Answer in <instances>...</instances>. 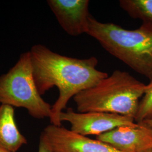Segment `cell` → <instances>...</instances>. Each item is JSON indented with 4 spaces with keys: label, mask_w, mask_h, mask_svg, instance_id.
Returning a JSON list of instances; mask_svg holds the SVG:
<instances>
[{
    "label": "cell",
    "mask_w": 152,
    "mask_h": 152,
    "mask_svg": "<svg viewBox=\"0 0 152 152\" xmlns=\"http://www.w3.org/2000/svg\"><path fill=\"white\" fill-rule=\"evenodd\" d=\"M29 53L34 79L41 95L53 87L59 90L49 118L52 125L61 126L60 113L71 98L108 76L107 73L96 68L98 60L94 56L87 59L66 56L42 44L33 46Z\"/></svg>",
    "instance_id": "cell-1"
},
{
    "label": "cell",
    "mask_w": 152,
    "mask_h": 152,
    "mask_svg": "<svg viewBox=\"0 0 152 152\" xmlns=\"http://www.w3.org/2000/svg\"><path fill=\"white\" fill-rule=\"evenodd\" d=\"M87 34L110 54L152 82V22H142L129 30L112 23L99 22L91 15Z\"/></svg>",
    "instance_id": "cell-2"
},
{
    "label": "cell",
    "mask_w": 152,
    "mask_h": 152,
    "mask_svg": "<svg viewBox=\"0 0 152 152\" xmlns=\"http://www.w3.org/2000/svg\"><path fill=\"white\" fill-rule=\"evenodd\" d=\"M147 85L129 72L115 70L73 98L78 112H104L135 118Z\"/></svg>",
    "instance_id": "cell-3"
},
{
    "label": "cell",
    "mask_w": 152,
    "mask_h": 152,
    "mask_svg": "<svg viewBox=\"0 0 152 152\" xmlns=\"http://www.w3.org/2000/svg\"><path fill=\"white\" fill-rule=\"evenodd\" d=\"M41 96L34 79L29 51L24 52L9 71L0 76V104L26 109L36 119L50 118L52 105Z\"/></svg>",
    "instance_id": "cell-4"
},
{
    "label": "cell",
    "mask_w": 152,
    "mask_h": 152,
    "mask_svg": "<svg viewBox=\"0 0 152 152\" xmlns=\"http://www.w3.org/2000/svg\"><path fill=\"white\" fill-rule=\"evenodd\" d=\"M59 120L61 123L69 122L73 132L86 136H99L118 127L136 124L134 118L128 116L98 112H76L71 108L60 113Z\"/></svg>",
    "instance_id": "cell-5"
},
{
    "label": "cell",
    "mask_w": 152,
    "mask_h": 152,
    "mask_svg": "<svg viewBox=\"0 0 152 152\" xmlns=\"http://www.w3.org/2000/svg\"><path fill=\"white\" fill-rule=\"evenodd\" d=\"M41 136L53 152H121L98 139L52 124L44 129Z\"/></svg>",
    "instance_id": "cell-6"
},
{
    "label": "cell",
    "mask_w": 152,
    "mask_h": 152,
    "mask_svg": "<svg viewBox=\"0 0 152 152\" xmlns=\"http://www.w3.org/2000/svg\"><path fill=\"white\" fill-rule=\"evenodd\" d=\"M96 138L121 152H145L152 149V129L143 124L118 127Z\"/></svg>",
    "instance_id": "cell-7"
},
{
    "label": "cell",
    "mask_w": 152,
    "mask_h": 152,
    "mask_svg": "<svg viewBox=\"0 0 152 152\" xmlns=\"http://www.w3.org/2000/svg\"><path fill=\"white\" fill-rule=\"evenodd\" d=\"M47 3L61 27L68 34L77 36L89 28L88 0H48Z\"/></svg>",
    "instance_id": "cell-8"
},
{
    "label": "cell",
    "mask_w": 152,
    "mask_h": 152,
    "mask_svg": "<svg viewBox=\"0 0 152 152\" xmlns=\"http://www.w3.org/2000/svg\"><path fill=\"white\" fill-rule=\"evenodd\" d=\"M27 144L25 136L19 130L15 119L14 107L0 105V147L9 152H16Z\"/></svg>",
    "instance_id": "cell-9"
},
{
    "label": "cell",
    "mask_w": 152,
    "mask_h": 152,
    "mask_svg": "<svg viewBox=\"0 0 152 152\" xmlns=\"http://www.w3.org/2000/svg\"><path fill=\"white\" fill-rule=\"evenodd\" d=\"M119 4L131 18L152 22V0H120Z\"/></svg>",
    "instance_id": "cell-10"
},
{
    "label": "cell",
    "mask_w": 152,
    "mask_h": 152,
    "mask_svg": "<svg viewBox=\"0 0 152 152\" xmlns=\"http://www.w3.org/2000/svg\"><path fill=\"white\" fill-rule=\"evenodd\" d=\"M152 120V82L147 85L145 92L142 97L135 118L137 124Z\"/></svg>",
    "instance_id": "cell-11"
},
{
    "label": "cell",
    "mask_w": 152,
    "mask_h": 152,
    "mask_svg": "<svg viewBox=\"0 0 152 152\" xmlns=\"http://www.w3.org/2000/svg\"><path fill=\"white\" fill-rule=\"evenodd\" d=\"M38 152H53L44 139L40 136Z\"/></svg>",
    "instance_id": "cell-12"
},
{
    "label": "cell",
    "mask_w": 152,
    "mask_h": 152,
    "mask_svg": "<svg viewBox=\"0 0 152 152\" xmlns=\"http://www.w3.org/2000/svg\"><path fill=\"white\" fill-rule=\"evenodd\" d=\"M141 124H143L152 129V120H146V121L142 122Z\"/></svg>",
    "instance_id": "cell-13"
},
{
    "label": "cell",
    "mask_w": 152,
    "mask_h": 152,
    "mask_svg": "<svg viewBox=\"0 0 152 152\" xmlns=\"http://www.w3.org/2000/svg\"><path fill=\"white\" fill-rule=\"evenodd\" d=\"M0 152H9L7 151H6L5 149H4V148L0 147Z\"/></svg>",
    "instance_id": "cell-14"
},
{
    "label": "cell",
    "mask_w": 152,
    "mask_h": 152,
    "mask_svg": "<svg viewBox=\"0 0 152 152\" xmlns=\"http://www.w3.org/2000/svg\"><path fill=\"white\" fill-rule=\"evenodd\" d=\"M145 152H152V149H149V150H148V151H147Z\"/></svg>",
    "instance_id": "cell-15"
}]
</instances>
